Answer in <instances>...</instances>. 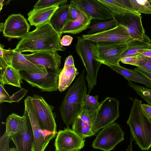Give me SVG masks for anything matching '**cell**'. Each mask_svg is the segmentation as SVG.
<instances>
[{"instance_id":"obj_52","label":"cell","mask_w":151,"mask_h":151,"mask_svg":"<svg viewBox=\"0 0 151 151\" xmlns=\"http://www.w3.org/2000/svg\"><path fill=\"white\" fill-rule=\"evenodd\" d=\"M80 150H78V151H79Z\"/></svg>"},{"instance_id":"obj_17","label":"cell","mask_w":151,"mask_h":151,"mask_svg":"<svg viewBox=\"0 0 151 151\" xmlns=\"http://www.w3.org/2000/svg\"><path fill=\"white\" fill-rule=\"evenodd\" d=\"M23 55L32 63L43 66L47 70H57L61 69V56L57 51H40Z\"/></svg>"},{"instance_id":"obj_27","label":"cell","mask_w":151,"mask_h":151,"mask_svg":"<svg viewBox=\"0 0 151 151\" xmlns=\"http://www.w3.org/2000/svg\"><path fill=\"white\" fill-rule=\"evenodd\" d=\"M148 45L137 40H131L129 42L128 48L123 53L121 58L127 56L139 55L140 52L149 49Z\"/></svg>"},{"instance_id":"obj_8","label":"cell","mask_w":151,"mask_h":151,"mask_svg":"<svg viewBox=\"0 0 151 151\" xmlns=\"http://www.w3.org/2000/svg\"><path fill=\"white\" fill-rule=\"evenodd\" d=\"M114 19L117 25L125 28L134 40L150 44L151 40L145 34L140 14L126 12L114 14Z\"/></svg>"},{"instance_id":"obj_2","label":"cell","mask_w":151,"mask_h":151,"mask_svg":"<svg viewBox=\"0 0 151 151\" xmlns=\"http://www.w3.org/2000/svg\"><path fill=\"white\" fill-rule=\"evenodd\" d=\"M83 69L67 91L59 108L62 119L67 127L72 125L83 109L87 87Z\"/></svg>"},{"instance_id":"obj_41","label":"cell","mask_w":151,"mask_h":151,"mask_svg":"<svg viewBox=\"0 0 151 151\" xmlns=\"http://www.w3.org/2000/svg\"><path fill=\"white\" fill-rule=\"evenodd\" d=\"M70 5L69 14L71 21H74L79 16L80 12L74 7Z\"/></svg>"},{"instance_id":"obj_18","label":"cell","mask_w":151,"mask_h":151,"mask_svg":"<svg viewBox=\"0 0 151 151\" xmlns=\"http://www.w3.org/2000/svg\"><path fill=\"white\" fill-rule=\"evenodd\" d=\"M9 65H11L17 70L25 71L28 73H48L44 67L35 65L27 60L21 53L11 50V59Z\"/></svg>"},{"instance_id":"obj_6","label":"cell","mask_w":151,"mask_h":151,"mask_svg":"<svg viewBox=\"0 0 151 151\" xmlns=\"http://www.w3.org/2000/svg\"><path fill=\"white\" fill-rule=\"evenodd\" d=\"M94 43L90 41L95 59L105 65H119L121 56L127 49L129 42Z\"/></svg>"},{"instance_id":"obj_49","label":"cell","mask_w":151,"mask_h":151,"mask_svg":"<svg viewBox=\"0 0 151 151\" xmlns=\"http://www.w3.org/2000/svg\"><path fill=\"white\" fill-rule=\"evenodd\" d=\"M4 1V0H1L0 1V10H1L2 9V6H3V3Z\"/></svg>"},{"instance_id":"obj_5","label":"cell","mask_w":151,"mask_h":151,"mask_svg":"<svg viewBox=\"0 0 151 151\" xmlns=\"http://www.w3.org/2000/svg\"><path fill=\"white\" fill-rule=\"evenodd\" d=\"M100 104L93 116V124L91 129L94 135L101 128L114 123L119 116V102L116 99L107 97Z\"/></svg>"},{"instance_id":"obj_29","label":"cell","mask_w":151,"mask_h":151,"mask_svg":"<svg viewBox=\"0 0 151 151\" xmlns=\"http://www.w3.org/2000/svg\"><path fill=\"white\" fill-rule=\"evenodd\" d=\"M98 96H92L86 94L84 99L83 109L90 116L93 122V116L100 105L98 101Z\"/></svg>"},{"instance_id":"obj_38","label":"cell","mask_w":151,"mask_h":151,"mask_svg":"<svg viewBox=\"0 0 151 151\" xmlns=\"http://www.w3.org/2000/svg\"><path fill=\"white\" fill-rule=\"evenodd\" d=\"M91 127L93 124V122L89 115L83 109V111L80 114L78 117Z\"/></svg>"},{"instance_id":"obj_48","label":"cell","mask_w":151,"mask_h":151,"mask_svg":"<svg viewBox=\"0 0 151 151\" xmlns=\"http://www.w3.org/2000/svg\"><path fill=\"white\" fill-rule=\"evenodd\" d=\"M4 27V23H1L0 24V32H3Z\"/></svg>"},{"instance_id":"obj_39","label":"cell","mask_w":151,"mask_h":151,"mask_svg":"<svg viewBox=\"0 0 151 151\" xmlns=\"http://www.w3.org/2000/svg\"><path fill=\"white\" fill-rule=\"evenodd\" d=\"M143 57V59L137 67L142 68L151 72V58Z\"/></svg>"},{"instance_id":"obj_34","label":"cell","mask_w":151,"mask_h":151,"mask_svg":"<svg viewBox=\"0 0 151 151\" xmlns=\"http://www.w3.org/2000/svg\"><path fill=\"white\" fill-rule=\"evenodd\" d=\"M4 46L0 45V68L4 67L9 65L11 59V50H6Z\"/></svg>"},{"instance_id":"obj_33","label":"cell","mask_w":151,"mask_h":151,"mask_svg":"<svg viewBox=\"0 0 151 151\" xmlns=\"http://www.w3.org/2000/svg\"><path fill=\"white\" fill-rule=\"evenodd\" d=\"M68 2L66 0H39L34 5L35 9H41L62 5Z\"/></svg>"},{"instance_id":"obj_1","label":"cell","mask_w":151,"mask_h":151,"mask_svg":"<svg viewBox=\"0 0 151 151\" xmlns=\"http://www.w3.org/2000/svg\"><path fill=\"white\" fill-rule=\"evenodd\" d=\"M60 35L49 23L36 27L29 32L17 44L14 51L35 52L42 51H64L60 44Z\"/></svg>"},{"instance_id":"obj_14","label":"cell","mask_w":151,"mask_h":151,"mask_svg":"<svg viewBox=\"0 0 151 151\" xmlns=\"http://www.w3.org/2000/svg\"><path fill=\"white\" fill-rule=\"evenodd\" d=\"M85 142V139L67 127L57 133L54 143L55 151L80 150L84 146Z\"/></svg>"},{"instance_id":"obj_28","label":"cell","mask_w":151,"mask_h":151,"mask_svg":"<svg viewBox=\"0 0 151 151\" xmlns=\"http://www.w3.org/2000/svg\"><path fill=\"white\" fill-rule=\"evenodd\" d=\"M91 127L77 117L72 125V129L81 137L85 139L94 135Z\"/></svg>"},{"instance_id":"obj_13","label":"cell","mask_w":151,"mask_h":151,"mask_svg":"<svg viewBox=\"0 0 151 151\" xmlns=\"http://www.w3.org/2000/svg\"><path fill=\"white\" fill-rule=\"evenodd\" d=\"M84 39L98 43H122L133 40L126 29L117 25L110 29L91 35H83Z\"/></svg>"},{"instance_id":"obj_16","label":"cell","mask_w":151,"mask_h":151,"mask_svg":"<svg viewBox=\"0 0 151 151\" xmlns=\"http://www.w3.org/2000/svg\"><path fill=\"white\" fill-rule=\"evenodd\" d=\"M30 26L24 17L20 14H12L4 23V36L9 38H22L29 32Z\"/></svg>"},{"instance_id":"obj_11","label":"cell","mask_w":151,"mask_h":151,"mask_svg":"<svg viewBox=\"0 0 151 151\" xmlns=\"http://www.w3.org/2000/svg\"><path fill=\"white\" fill-rule=\"evenodd\" d=\"M124 132L116 123L103 128L98 133L92 146L95 149L110 151L124 139Z\"/></svg>"},{"instance_id":"obj_47","label":"cell","mask_w":151,"mask_h":151,"mask_svg":"<svg viewBox=\"0 0 151 151\" xmlns=\"http://www.w3.org/2000/svg\"><path fill=\"white\" fill-rule=\"evenodd\" d=\"M133 141L134 140L133 138H132V136L131 135L130 138L129 144L126 151H133L132 144Z\"/></svg>"},{"instance_id":"obj_15","label":"cell","mask_w":151,"mask_h":151,"mask_svg":"<svg viewBox=\"0 0 151 151\" xmlns=\"http://www.w3.org/2000/svg\"><path fill=\"white\" fill-rule=\"evenodd\" d=\"M24 118L17 133L10 137L17 151H32L34 136L31 122L25 109Z\"/></svg>"},{"instance_id":"obj_43","label":"cell","mask_w":151,"mask_h":151,"mask_svg":"<svg viewBox=\"0 0 151 151\" xmlns=\"http://www.w3.org/2000/svg\"><path fill=\"white\" fill-rule=\"evenodd\" d=\"M141 74L151 81V72L139 67H137L134 69Z\"/></svg>"},{"instance_id":"obj_44","label":"cell","mask_w":151,"mask_h":151,"mask_svg":"<svg viewBox=\"0 0 151 151\" xmlns=\"http://www.w3.org/2000/svg\"><path fill=\"white\" fill-rule=\"evenodd\" d=\"M141 106L151 121V106L145 104H142Z\"/></svg>"},{"instance_id":"obj_32","label":"cell","mask_w":151,"mask_h":151,"mask_svg":"<svg viewBox=\"0 0 151 151\" xmlns=\"http://www.w3.org/2000/svg\"><path fill=\"white\" fill-rule=\"evenodd\" d=\"M128 85L151 106V89L137 85L130 81H128Z\"/></svg>"},{"instance_id":"obj_36","label":"cell","mask_w":151,"mask_h":151,"mask_svg":"<svg viewBox=\"0 0 151 151\" xmlns=\"http://www.w3.org/2000/svg\"><path fill=\"white\" fill-rule=\"evenodd\" d=\"M12 140L5 131L0 138V151H9V143Z\"/></svg>"},{"instance_id":"obj_24","label":"cell","mask_w":151,"mask_h":151,"mask_svg":"<svg viewBox=\"0 0 151 151\" xmlns=\"http://www.w3.org/2000/svg\"><path fill=\"white\" fill-rule=\"evenodd\" d=\"M78 73L75 65H64L59 76L58 90L59 91L62 92L66 89Z\"/></svg>"},{"instance_id":"obj_20","label":"cell","mask_w":151,"mask_h":151,"mask_svg":"<svg viewBox=\"0 0 151 151\" xmlns=\"http://www.w3.org/2000/svg\"><path fill=\"white\" fill-rule=\"evenodd\" d=\"M59 6L35 9L28 13V20L30 25L36 27L49 23L53 13Z\"/></svg>"},{"instance_id":"obj_31","label":"cell","mask_w":151,"mask_h":151,"mask_svg":"<svg viewBox=\"0 0 151 151\" xmlns=\"http://www.w3.org/2000/svg\"><path fill=\"white\" fill-rule=\"evenodd\" d=\"M130 6L136 12L145 14H151V4L147 0H129Z\"/></svg>"},{"instance_id":"obj_7","label":"cell","mask_w":151,"mask_h":151,"mask_svg":"<svg viewBox=\"0 0 151 151\" xmlns=\"http://www.w3.org/2000/svg\"><path fill=\"white\" fill-rule=\"evenodd\" d=\"M24 104V108L28 113L34 136L32 151H45L50 141L55 137L56 134L41 129L33 106L31 96H27L25 99Z\"/></svg>"},{"instance_id":"obj_50","label":"cell","mask_w":151,"mask_h":151,"mask_svg":"<svg viewBox=\"0 0 151 151\" xmlns=\"http://www.w3.org/2000/svg\"><path fill=\"white\" fill-rule=\"evenodd\" d=\"M9 151H17L16 148L14 147L11 148V150Z\"/></svg>"},{"instance_id":"obj_26","label":"cell","mask_w":151,"mask_h":151,"mask_svg":"<svg viewBox=\"0 0 151 151\" xmlns=\"http://www.w3.org/2000/svg\"><path fill=\"white\" fill-rule=\"evenodd\" d=\"M106 6L114 14L126 12L137 13L131 8L119 2L117 0H99Z\"/></svg>"},{"instance_id":"obj_25","label":"cell","mask_w":151,"mask_h":151,"mask_svg":"<svg viewBox=\"0 0 151 151\" xmlns=\"http://www.w3.org/2000/svg\"><path fill=\"white\" fill-rule=\"evenodd\" d=\"M24 118V114L21 116L13 113L9 116L6 122V132L10 137L19 131Z\"/></svg>"},{"instance_id":"obj_22","label":"cell","mask_w":151,"mask_h":151,"mask_svg":"<svg viewBox=\"0 0 151 151\" xmlns=\"http://www.w3.org/2000/svg\"><path fill=\"white\" fill-rule=\"evenodd\" d=\"M0 84H9L21 88L22 79L19 71L8 65L0 68Z\"/></svg>"},{"instance_id":"obj_40","label":"cell","mask_w":151,"mask_h":151,"mask_svg":"<svg viewBox=\"0 0 151 151\" xmlns=\"http://www.w3.org/2000/svg\"><path fill=\"white\" fill-rule=\"evenodd\" d=\"M4 86L0 84V103H1L3 102H7L9 103L10 96L5 90Z\"/></svg>"},{"instance_id":"obj_9","label":"cell","mask_w":151,"mask_h":151,"mask_svg":"<svg viewBox=\"0 0 151 151\" xmlns=\"http://www.w3.org/2000/svg\"><path fill=\"white\" fill-rule=\"evenodd\" d=\"M62 69L57 70H47V73H28L19 71L22 80L32 87H37L42 91L52 92L58 90L59 76Z\"/></svg>"},{"instance_id":"obj_19","label":"cell","mask_w":151,"mask_h":151,"mask_svg":"<svg viewBox=\"0 0 151 151\" xmlns=\"http://www.w3.org/2000/svg\"><path fill=\"white\" fill-rule=\"evenodd\" d=\"M70 4L59 6L52 15L49 22L53 28L60 35L64 27L71 22L69 14Z\"/></svg>"},{"instance_id":"obj_10","label":"cell","mask_w":151,"mask_h":151,"mask_svg":"<svg viewBox=\"0 0 151 151\" xmlns=\"http://www.w3.org/2000/svg\"><path fill=\"white\" fill-rule=\"evenodd\" d=\"M32 103L40 126L43 130L57 134L54 107L49 104L43 97L35 94L31 96Z\"/></svg>"},{"instance_id":"obj_23","label":"cell","mask_w":151,"mask_h":151,"mask_svg":"<svg viewBox=\"0 0 151 151\" xmlns=\"http://www.w3.org/2000/svg\"><path fill=\"white\" fill-rule=\"evenodd\" d=\"M92 17H89L80 12L78 17L75 20L68 23L64 27L62 34L68 33L76 34L86 30L90 25Z\"/></svg>"},{"instance_id":"obj_42","label":"cell","mask_w":151,"mask_h":151,"mask_svg":"<svg viewBox=\"0 0 151 151\" xmlns=\"http://www.w3.org/2000/svg\"><path fill=\"white\" fill-rule=\"evenodd\" d=\"M73 39V37L70 35H64L60 40V44L62 46H67L70 45L72 42Z\"/></svg>"},{"instance_id":"obj_4","label":"cell","mask_w":151,"mask_h":151,"mask_svg":"<svg viewBox=\"0 0 151 151\" xmlns=\"http://www.w3.org/2000/svg\"><path fill=\"white\" fill-rule=\"evenodd\" d=\"M75 46V50L81 59L86 68L89 94L97 82V77L99 68L102 64L95 58L90 45V41L78 36Z\"/></svg>"},{"instance_id":"obj_46","label":"cell","mask_w":151,"mask_h":151,"mask_svg":"<svg viewBox=\"0 0 151 151\" xmlns=\"http://www.w3.org/2000/svg\"><path fill=\"white\" fill-rule=\"evenodd\" d=\"M139 55L151 58V49H147L140 52Z\"/></svg>"},{"instance_id":"obj_45","label":"cell","mask_w":151,"mask_h":151,"mask_svg":"<svg viewBox=\"0 0 151 151\" xmlns=\"http://www.w3.org/2000/svg\"><path fill=\"white\" fill-rule=\"evenodd\" d=\"M64 65H75L73 59L72 55H70L66 58Z\"/></svg>"},{"instance_id":"obj_3","label":"cell","mask_w":151,"mask_h":151,"mask_svg":"<svg viewBox=\"0 0 151 151\" xmlns=\"http://www.w3.org/2000/svg\"><path fill=\"white\" fill-rule=\"evenodd\" d=\"M142 104L141 100H133L127 123L135 144L142 150H148L151 147V121Z\"/></svg>"},{"instance_id":"obj_51","label":"cell","mask_w":151,"mask_h":151,"mask_svg":"<svg viewBox=\"0 0 151 151\" xmlns=\"http://www.w3.org/2000/svg\"><path fill=\"white\" fill-rule=\"evenodd\" d=\"M148 47L149 49H151V43L149 44Z\"/></svg>"},{"instance_id":"obj_37","label":"cell","mask_w":151,"mask_h":151,"mask_svg":"<svg viewBox=\"0 0 151 151\" xmlns=\"http://www.w3.org/2000/svg\"><path fill=\"white\" fill-rule=\"evenodd\" d=\"M28 92V90L24 88H21L20 90L13 94L10 97V102H19L26 95Z\"/></svg>"},{"instance_id":"obj_21","label":"cell","mask_w":151,"mask_h":151,"mask_svg":"<svg viewBox=\"0 0 151 151\" xmlns=\"http://www.w3.org/2000/svg\"><path fill=\"white\" fill-rule=\"evenodd\" d=\"M106 65L123 76L128 81L141 83L147 87L151 88V81L143 75L134 70L127 69L120 65L107 64Z\"/></svg>"},{"instance_id":"obj_35","label":"cell","mask_w":151,"mask_h":151,"mask_svg":"<svg viewBox=\"0 0 151 151\" xmlns=\"http://www.w3.org/2000/svg\"><path fill=\"white\" fill-rule=\"evenodd\" d=\"M143 58V56L139 55L129 56L121 58L120 61L123 63L135 65L138 67Z\"/></svg>"},{"instance_id":"obj_12","label":"cell","mask_w":151,"mask_h":151,"mask_svg":"<svg viewBox=\"0 0 151 151\" xmlns=\"http://www.w3.org/2000/svg\"><path fill=\"white\" fill-rule=\"evenodd\" d=\"M69 4L93 19L106 21L114 17L112 12L99 0H73Z\"/></svg>"},{"instance_id":"obj_30","label":"cell","mask_w":151,"mask_h":151,"mask_svg":"<svg viewBox=\"0 0 151 151\" xmlns=\"http://www.w3.org/2000/svg\"><path fill=\"white\" fill-rule=\"evenodd\" d=\"M117 25V22L113 18L109 21L99 22L90 25L88 28L90 30L87 32L88 35L104 31L111 29Z\"/></svg>"}]
</instances>
